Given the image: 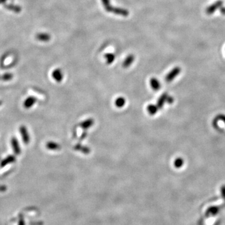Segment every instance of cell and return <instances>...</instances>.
<instances>
[{
	"mask_svg": "<svg viewBox=\"0 0 225 225\" xmlns=\"http://www.w3.org/2000/svg\"><path fill=\"white\" fill-rule=\"evenodd\" d=\"M16 160L15 158V156L13 155H10L8 156H7L5 159H4L1 163V166L4 167L6 166L7 164H10L13 163L14 161Z\"/></svg>",
	"mask_w": 225,
	"mask_h": 225,
	"instance_id": "8fae6325",
	"label": "cell"
},
{
	"mask_svg": "<svg viewBox=\"0 0 225 225\" xmlns=\"http://www.w3.org/2000/svg\"><path fill=\"white\" fill-rule=\"evenodd\" d=\"M36 101L37 100L36 97L33 96H29L25 100L23 103V106L26 109H29L31 108L36 103Z\"/></svg>",
	"mask_w": 225,
	"mask_h": 225,
	"instance_id": "5b68a950",
	"label": "cell"
},
{
	"mask_svg": "<svg viewBox=\"0 0 225 225\" xmlns=\"http://www.w3.org/2000/svg\"><path fill=\"white\" fill-rule=\"evenodd\" d=\"M181 72V68L179 67H176L172 69L170 73H169L166 76V81L168 82H171L174 79L178 76L179 73Z\"/></svg>",
	"mask_w": 225,
	"mask_h": 225,
	"instance_id": "7a4b0ae2",
	"label": "cell"
},
{
	"mask_svg": "<svg viewBox=\"0 0 225 225\" xmlns=\"http://www.w3.org/2000/svg\"><path fill=\"white\" fill-rule=\"evenodd\" d=\"M37 39L42 41H48L50 39V36L46 33H40L38 34L36 36Z\"/></svg>",
	"mask_w": 225,
	"mask_h": 225,
	"instance_id": "9a60e30c",
	"label": "cell"
},
{
	"mask_svg": "<svg viewBox=\"0 0 225 225\" xmlns=\"http://www.w3.org/2000/svg\"><path fill=\"white\" fill-rule=\"evenodd\" d=\"M115 105L118 108H122L126 103V100L123 97H119L115 100Z\"/></svg>",
	"mask_w": 225,
	"mask_h": 225,
	"instance_id": "5bb4252c",
	"label": "cell"
},
{
	"mask_svg": "<svg viewBox=\"0 0 225 225\" xmlns=\"http://www.w3.org/2000/svg\"><path fill=\"white\" fill-rule=\"evenodd\" d=\"M2 104V101H0V106H1V104Z\"/></svg>",
	"mask_w": 225,
	"mask_h": 225,
	"instance_id": "603a6c76",
	"label": "cell"
},
{
	"mask_svg": "<svg viewBox=\"0 0 225 225\" xmlns=\"http://www.w3.org/2000/svg\"><path fill=\"white\" fill-rule=\"evenodd\" d=\"M150 86L154 91H158L161 88V83L158 79L155 78H153L150 80L149 81Z\"/></svg>",
	"mask_w": 225,
	"mask_h": 225,
	"instance_id": "ba28073f",
	"label": "cell"
},
{
	"mask_svg": "<svg viewBox=\"0 0 225 225\" xmlns=\"http://www.w3.org/2000/svg\"><path fill=\"white\" fill-rule=\"evenodd\" d=\"M86 134H87V133H86V132L82 133V136L80 137V140H83L84 138H85L86 136Z\"/></svg>",
	"mask_w": 225,
	"mask_h": 225,
	"instance_id": "44dd1931",
	"label": "cell"
},
{
	"mask_svg": "<svg viewBox=\"0 0 225 225\" xmlns=\"http://www.w3.org/2000/svg\"><path fill=\"white\" fill-rule=\"evenodd\" d=\"M20 132L21 134L22 141L25 144H28L29 142V136L26 127L23 125L21 126L20 127Z\"/></svg>",
	"mask_w": 225,
	"mask_h": 225,
	"instance_id": "3957f363",
	"label": "cell"
},
{
	"mask_svg": "<svg viewBox=\"0 0 225 225\" xmlns=\"http://www.w3.org/2000/svg\"><path fill=\"white\" fill-rule=\"evenodd\" d=\"M46 148L50 149L52 150V151H56V150H59L61 149V146L57 142H55L53 141H49L46 143Z\"/></svg>",
	"mask_w": 225,
	"mask_h": 225,
	"instance_id": "30bf717a",
	"label": "cell"
},
{
	"mask_svg": "<svg viewBox=\"0 0 225 225\" xmlns=\"http://www.w3.org/2000/svg\"><path fill=\"white\" fill-rule=\"evenodd\" d=\"M134 59V57L133 55H130L127 56L126 58L125 59V61H124L123 63V68H128L133 62Z\"/></svg>",
	"mask_w": 225,
	"mask_h": 225,
	"instance_id": "7c38bea8",
	"label": "cell"
},
{
	"mask_svg": "<svg viewBox=\"0 0 225 225\" xmlns=\"http://www.w3.org/2000/svg\"><path fill=\"white\" fill-rule=\"evenodd\" d=\"M94 124V120L91 118L86 119L80 123V126L83 130H87L91 127Z\"/></svg>",
	"mask_w": 225,
	"mask_h": 225,
	"instance_id": "9c48e42d",
	"label": "cell"
},
{
	"mask_svg": "<svg viewBox=\"0 0 225 225\" xmlns=\"http://www.w3.org/2000/svg\"><path fill=\"white\" fill-rule=\"evenodd\" d=\"M101 1H102L104 7L108 12H111L123 16H127L129 14V12L126 10L112 7L110 4V0H101Z\"/></svg>",
	"mask_w": 225,
	"mask_h": 225,
	"instance_id": "6da1fadb",
	"label": "cell"
},
{
	"mask_svg": "<svg viewBox=\"0 0 225 225\" xmlns=\"http://www.w3.org/2000/svg\"><path fill=\"white\" fill-rule=\"evenodd\" d=\"M6 1V0H0V3H3Z\"/></svg>",
	"mask_w": 225,
	"mask_h": 225,
	"instance_id": "7402d4cb",
	"label": "cell"
},
{
	"mask_svg": "<svg viewBox=\"0 0 225 225\" xmlns=\"http://www.w3.org/2000/svg\"><path fill=\"white\" fill-rule=\"evenodd\" d=\"M217 118H220V119H221L223 121H224L225 123V116L221 115H220V116H217Z\"/></svg>",
	"mask_w": 225,
	"mask_h": 225,
	"instance_id": "ffe728a7",
	"label": "cell"
},
{
	"mask_svg": "<svg viewBox=\"0 0 225 225\" xmlns=\"http://www.w3.org/2000/svg\"><path fill=\"white\" fill-rule=\"evenodd\" d=\"M52 77L56 82H61L63 78V74L62 71L60 69L55 70L52 73Z\"/></svg>",
	"mask_w": 225,
	"mask_h": 225,
	"instance_id": "277c9868",
	"label": "cell"
},
{
	"mask_svg": "<svg viewBox=\"0 0 225 225\" xmlns=\"http://www.w3.org/2000/svg\"><path fill=\"white\" fill-rule=\"evenodd\" d=\"M74 149L78 150V151H81L84 153H89L90 151L88 147H86V146H82L81 145H79V144L75 146Z\"/></svg>",
	"mask_w": 225,
	"mask_h": 225,
	"instance_id": "2e32d148",
	"label": "cell"
},
{
	"mask_svg": "<svg viewBox=\"0 0 225 225\" xmlns=\"http://www.w3.org/2000/svg\"><path fill=\"white\" fill-rule=\"evenodd\" d=\"M168 95L166 93H163L162 95H161L160 97L158 100L157 101V104L156 105L158 106V107L159 109H161L162 108L163 106H164V104L165 103H167V99H168Z\"/></svg>",
	"mask_w": 225,
	"mask_h": 225,
	"instance_id": "52a82bcc",
	"label": "cell"
},
{
	"mask_svg": "<svg viewBox=\"0 0 225 225\" xmlns=\"http://www.w3.org/2000/svg\"><path fill=\"white\" fill-rule=\"evenodd\" d=\"M13 74L7 73L4 74L3 75V76H1V80H2L3 81H7L11 80V79L13 78Z\"/></svg>",
	"mask_w": 225,
	"mask_h": 225,
	"instance_id": "d6986e66",
	"label": "cell"
},
{
	"mask_svg": "<svg viewBox=\"0 0 225 225\" xmlns=\"http://www.w3.org/2000/svg\"><path fill=\"white\" fill-rule=\"evenodd\" d=\"M11 145H12V148L14 153L17 155H20L21 153V148L20 147L19 142L16 138L13 137L12 138V139H11Z\"/></svg>",
	"mask_w": 225,
	"mask_h": 225,
	"instance_id": "8992f818",
	"label": "cell"
},
{
	"mask_svg": "<svg viewBox=\"0 0 225 225\" xmlns=\"http://www.w3.org/2000/svg\"><path fill=\"white\" fill-rule=\"evenodd\" d=\"M184 163L183 160L181 158H176L174 162V165L176 168H180L183 166Z\"/></svg>",
	"mask_w": 225,
	"mask_h": 225,
	"instance_id": "ac0fdd59",
	"label": "cell"
},
{
	"mask_svg": "<svg viewBox=\"0 0 225 225\" xmlns=\"http://www.w3.org/2000/svg\"><path fill=\"white\" fill-rule=\"evenodd\" d=\"M104 58L106 59L107 64H111L114 61L115 59V56L112 53H107L104 55Z\"/></svg>",
	"mask_w": 225,
	"mask_h": 225,
	"instance_id": "e0dca14e",
	"label": "cell"
},
{
	"mask_svg": "<svg viewBox=\"0 0 225 225\" xmlns=\"http://www.w3.org/2000/svg\"><path fill=\"white\" fill-rule=\"evenodd\" d=\"M158 109L156 104H149L147 107V111L150 115H155L158 111Z\"/></svg>",
	"mask_w": 225,
	"mask_h": 225,
	"instance_id": "4fadbf2b",
	"label": "cell"
}]
</instances>
